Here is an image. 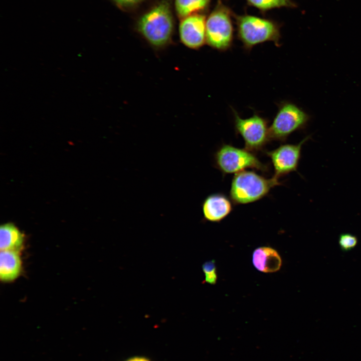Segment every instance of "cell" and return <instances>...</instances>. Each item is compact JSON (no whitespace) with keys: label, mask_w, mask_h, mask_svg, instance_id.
Masks as SVG:
<instances>
[{"label":"cell","mask_w":361,"mask_h":361,"mask_svg":"<svg viewBox=\"0 0 361 361\" xmlns=\"http://www.w3.org/2000/svg\"><path fill=\"white\" fill-rule=\"evenodd\" d=\"M137 30L153 47L161 48L170 41L173 21L168 4L162 2L144 14L137 23Z\"/></svg>","instance_id":"cell-1"},{"label":"cell","mask_w":361,"mask_h":361,"mask_svg":"<svg viewBox=\"0 0 361 361\" xmlns=\"http://www.w3.org/2000/svg\"><path fill=\"white\" fill-rule=\"evenodd\" d=\"M274 176L266 178L253 171L244 170L235 174L231 183L230 196L235 204H246L258 201L280 185Z\"/></svg>","instance_id":"cell-2"},{"label":"cell","mask_w":361,"mask_h":361,"mask_svg":"<svg viewBox=\"0 0 361 361\" xmlns=\"http://www.w3.org/2000/svg\"><path fill=\"white\" fill-rule=\"evenodd\" d=\"M217 168L224 174L237 173L248 168L267 172L268 165L262 162L252 152L246 148L224 144L214 154Z\"/></svg>","instance_id":"cell-3"},{"label":"cell","mask_w":361,"mask_h":361,"mask_svg":"<svg viewBox=\"0 0 361 361\" xmlns=\"http://www.w3.org/2000/svg\"><path fill=\"white\" fill-rule=\"evenodd\" d=\"M238 37L244 48L250 50L255 46L272 41L279 46L280 38L278 27L272 22L252 16L240 17L238 20Z\"/></svg>","instance_id":"cell-4"},{"label":"cell","mask_w":361,"mask_h":361,"mask_svg":"<svg viewBox=\"0 0 361 361\" xmlns=\"http://www.w3.org/2000/svg\"><path fill=\"white\" fill-rule=\"evenodd\" d=\"M309 116L295 104L282 101L269 128L270 140L285 141L293 132L305 127Z\"/></svg>","instance_id":"cell-5"},{"label":"cell","mask_w":361,"mask_h":361,"mask_svg":"<svg viewBox=\"0 0 361 361\" xmlns=\"http://www.w3.org/2000/svg\"><path fill=\"white\" fill-rule=\"evenodd\" d=\"M233 111L235 132L243 137L245 148L252 152L262 150L270 140L268 120L257 113L242 118L234 109Z\"/></svg>","instance_id":"cell-6"},{"label":"cell","mask_w":361,"mask_h":361,"mask_svg":"<svg viewBox=\"0 0 361 361\" xmlns=\"http://www.w3.org/2000/svg\"><path fill=\"white\" fill-rule=\"evenodd\" d=\"M206 42L219 51H226L232 45L233 28L228 10L223 7L216 8L206 22Z\"/></svg>","instance_id":"cell-7"},{"label":"cell","mask_w":361,"mask_h":361,"mask_svg":"<svg viewBox=\"0 0 361 361\" xmlns=\"http://www.w3.org/2000/svg\"><path fill=\"white\" fill-rule=\"evenodd\" d=\"M309 138L308 136L295 144H285L266 154L270 158L274 169V176L278 179L296 171L301 156L302 146Z\"/></svg>","instance_id":"cell-8"},{"label":"cell","mask_w":361,"mask_h":361,"mask_svg":"<svg viewBox=\"0 0 361 361\" xmlns=\"http://www.w3.org/2000/svg\"><path fill=\"white\" fill-rule=\"evenodd\" d=\"M206 22L205 17L198 14L182 19L179 27L182 43L192 49L201 48L206 42Z\"/></svg>","instance_id":"cell-9"},{"label":"cell","mask_w":361,"mask_h":361,"mask_svg":"<svg viewBox=\"0 0 361 361\" xmlns=\"http://www.w3.org/2000/svg\"><path fill=\"white\" fill-rule=\"evenodd\" d=\"M232 201L221 193L207 196L202 203V212L205 220L219 222L228 216L233 210Z\"/></svg>","instance_id":"cell-10"},{"label":"cell","mask_w":361,"mask_h":361,"mask_svg":"<svg viewBox=\"0 0 361 361\" xmlns=\"http://www.w3.org/2000/svg\"><path fill=\"white\" fill-rule=\"evenodd\" d=\"M254 266L264 273H273L278 271L282 265V259L274 249L270 247H260L253 253Z\"/></svg>","instance_id":"cell-11"},{"label":"cell","mask_w":361,"mask_h":361,"mask_svg":"<svg viewBox=\"0 0 361 361\" xmlns=\"http://www.w3.org/2000/svg\"><path fill=\"white\" fill-rule=\"evenodd\" d=\"M22 260L20 252L2 250L0 254V278L5 282L16 279L22 270Z\"/></svg>","instance_id":"cell-12"},{"label":"cell","mask_w":361,"mask_h":361,"mask_svg":"<svg viewBox=\"0 0 361 361\" xmlns=\"http://www.w3.org/2000/svg\"><path fill=\"white\" fill-rule=\"evenodd\" d=\"M24 242V234L13 223H8L0 227L1 250L20 252Z\"/></svg>","instance_id":"cell-13"},{"label":"cell","mask_w":361,"mask_h":361,"mask_svg":"<svg viewBox=\"0 0 361 361\" xmlns=\"http://www.w3.org/2000/svg\"><path fill=\"white\" fill-rule=\"evenodd\" d=\"M210 0H175L178 16L183 19L205 9Z\"/></svg>","instance_id":"cell-14"},{"label":"cell","mask_w":361,"mask_h":361,"mask_svg":"<svg viewBox=\"0 0 361 361\" xmlns=\"http://www.w3.org/2000/svg\"><path fill=\"white\" fill-rule=\"evenodd\" d=\"M254 6L262 10L281 7H292L293 4L289 0H247Z\"/></svg>","instance_id":"cell-15"},{"label":"cell","mask_w":361,"mask_h":361,"mask_svg":"<svg viewBox=\"0 0 361 361\" xmlns=\"http://www.w3.org/2000/svg\"><path fill=\"white\" fill-rule=\"evenodd\" d=\"M338 243L340 250L347 252L357 246L358 239L356 236L351 234L342 233L339 236Z\"/></svg>","instance_id":"cell-16"},{"label":"cell","mask_w":361,"mask_h":361,"mask_svg":"<svg viewBox=\"0 0 361 361\" xmlns=\"http://www.w3.org/2000/svg\"><path fill=\"white\" fill-rule=\"evenodd\" d=\"M202 269L205 274V282L210 284H215L217 280V274L215 261L205 262L202 265Z\"/></svg>","instance_id":"cell-17"},{"label":"cell","mask_w":361,"mask_h":361,"mask_svg":"<svg viewBox=\"0 0 361 361\" xmlns=\"http://www.w3.org/2000/svg\"><path fill=\"white\" fill-rule=\"evenodd\" d=\"M120 8H130L141 3L143 0H113Z\"/></svg>","instance_id":"cell-18"},{"label":"cell","mask_w":361,"mask_h":361,"mask_svg":"<svg viewBox=\"0 0 361 361\" xmlns=\"http://www.w3.org/2000/svg\"><path fill=\"white\" fill-rule=\"evenodd\" d=\"M128 361H148L147 359L144 358L135 357L131 358Z\"/></svg>","instance_id":"cell-19"}]
</instances>
